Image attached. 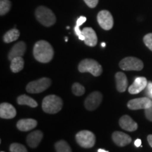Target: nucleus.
Here are the masks:
<instances>
[{
    "instance_id": "11",
    "label": "nucleus",
    "mask_w": 152,
    "mask_h": 152,
    "mask_svg": "<svg viewBox=\"0 0 152 152\" xmlns=\"http://www.w3.org/2000/svg\"><path fill=\"white\" fill-rule=\"evenodd\" d=\"M148 82L146 77H138L134 80V83L129 87L128 92L131 94H137L141 92L147 87Z\"/></svg>"
},
{
    "instance_id": "26",
    "label": "nucleus",
    "mask_w": 152,
    "mask_h": 152,
    "mask_svg": "<svg viewBox=\"0 0 152 152\" xmlns=\"http://www.w3.org/2000/svg\"><path fill=\"white\" fill-rule=\"evenodd\" d=\"M11 152H28L24 145L19 143H13L9 147Z\"/></svg>"
},
{
    "instance_id": "38",
    "label": "nucleus",
    "mask_w": 152,
    "mask_h": 152,
    "mask_svg": "<svg viewBox=\"0 0 152 152\" xmlns=\"http://www.w3.org/2000/svg\"><path fill=\"white\" fill-rule=\"evenodd\" d=\"M1 152H4V151H1Z\"/></svg>"
},
{
    "instance_id": "30",
    "label": "nucleus",
    "mask_w": 152,
    "mask_h": 152,
    "mask_svg": "<svg viewBox=\"0 0 152 152\" xmlns=\"http://www.w3.org/2000/svg\"><path fill=\"white\" fill-rule=\"evenodd\" d=\"M74 30H75V33L76 35H77V37H78L79 39L84 41L85 37H84V35H83L82 30L80 29V27H78V26H75V28H74Z\"/></svg>"
},
{
    "instance_id": "37",
    "label": "nucleus",
    "mask_w": 152,
    "mask_h": 152,
    "mask_svg": "<svg viewBox=\"0 0 152 152\" xmlns=\"http://www.w3.org/2000/svg\"><path fill=\"white\" fill-rule=\"evenodd\" d=\"M66 42H68V37H66Z\"/></svg>"
},
{
    "instance_id": "7",
    "label": "nucleus",
    "mask_w": 152,
    "mask_h": 152,
    "mask_svg": "<svg viewBox=\"0 0 152 152\" xmlns=\"http://www.w3.org/2000/svg\"><path fill=\"white\" fill-rule=\"evenodd\" d=\"M119 66L123 71H142L144 68V64L142 60L133 56L125 57L120 61Z\"/></svg>"
},
{
    "instance_id": "4",
    "label": "nucleus",
    "mask_w": 152,
    "mask_h": 152,
    "mask_svg": "<svg viewBox=\"0 0 152 152\" xmlns=\"http://www.w3.org/2000/svg\"><path fill=\"white\" fill-rule=\"evenodd\" d=\"M78 71L80 73H90L95 77L102 75L103 69L99 62L91 58H85L80 62Z\"/></svg>"
},
{
    "instance_id": "36",
    "label": "nucleus",
    "mask_w": 152,
    "mask_h": 152,
    "mask_svg": "<svg viewBox=\"0 0 152 152\" xmlns=\"http://www.w3.org/2000/svg\"><path fill=\"white\" fill-rule=\"evenodd\" d=\"M105 46H106V44L105 43H102V47H105Z\"/></svg>"
},
{
    "instance_id": "34",
    "label": "nucleus",
    "mask_w": 152,
    "mask_h": 152,
    "mask_svg": "<svg viewBox=\"0 0 152 152\" xmlns=\"http://www.w3.org/2000/svg\"><path fill=\"white\" fill-rule=\"evenodd\" d=\"M147 141L149 142L150 147L152 148V134H149L147 136Z\"/></svg>"
},
{
    "instance_id": "35",
    "label": "nucleus",
    "mask_w": 152,
    "mask_h": 152,
    "mask_svg": "<svg viewBox=\"0 0 152 152\" xmlns=\"http://www.w3.org/2000/svg\"><path fill=\"white\" fill-rule=\"evenodd\" d=\"M98 152H109L108 151H106V150L102 149H99L98 150Z\"/></svg>"
},
{
    "instance_id": "31",
    "label": "nucleus",
    "mask_w": 152,
    "mask_h": 152,
    "mask_svg": "<svg viewBox=\"0 0 152 152\" xmlns=\"http://www.w3.org/2000/svg\"><path fill=\"white\" fill-rule=\"evenodd\" d=\"M86 20H87V18H86V17H85V16L79 17V18L77 19V21H76V26L80 27V26H82V25L84 23H85Z\"/></svg>"
},
{
    "instance_id": "29",
    "label": "nucleus",
    "mask_w": 152,
    "mask_h": 152,
    "mask_svg": "<svg viewBox=\"0 0 152 152\" xmlns=\"http://www.w3.org/2000/svg\"><path fill=\"white\" fill-rule=\"evenodd\" d=\"M85 4L90 8H95L99 3V0H84Z\"/></svg>"
},
{
    "instance_id": "32",
    "label": "nucleus",
    "mask_w": 152,
    "mask_h": 152,
    "mask_svg": "<svg viewBox=\"0 0 152 152\" xmlns=\"http://www.w3.org/2000/svg\"><path fill=\"white\" fill-rule=\"evenodd\" d=\"M147 93L149 94V96H151L152 98V83L150 82V83H148L147 85Z\"/></svg>"
},
{
    "instance_id": "8",
    "label": "nucleus",
    "mask_w": 152,
    "mask_h": 152,
    "mask_svg": "<svg viewBox=\"0 0 152 152\" xmlns=\"http://www.w3.org/2000/svg\"><path fill=\"white\" fill-rule=\"evenodd\" d=\"M97 22L102 29L105 30H111L113 26V16L109 11H101L97 14Z\"/></svg>"
},
{
    "instance_id": "19",
    "label": "nucleus",
    "mask_w": 152,
    "mask_h": 152,
    "mask_svg": "<svg viewBox=\"0 0 152 152\" xmlns=\"http://www.w3.org/2000/svg\"><path fill=\"white\" fill-rule=\"evenodd\" d=\"M116 89L119 92H124L128 86V82L126 75L122 72H118L115 75Z\"/></svg>"
},
{
    "instance_id": "2",
    "label": "nucleus",
    "mask_w": 152,
    "mask_h": 152,
    "mask_svg": "<svg viewBox=\"0 0 152 152\" xmlns=\"http://www.w3.org/2000/svg\"><path fill=\"white\" fill-rule=\"evenodd\" d=\"M36 19L45 27H50L55 24L56 18L54 12L45 6H39L35 10Z\"/></svg>"
},
{
    "instance_id": "33",
    "label": "nucleus",
    "mask_w": 152,
    "mask_h": 152,
    "mask_svg": "<svg viewBox=\"0 0 152 152\" xmlns=\"http://www.w3.org/2000/svg\"><path fill=\"white\" fill-rule=\"evenodd\" d=\"M134 146L137 147H142V140L140 139H137L134 141Z\"/></svg>"
},
{
    "instance_id": "14",
    "label": "nucleus",
    "mask_w": 152,
    "mask_h": 152,
    "mask_svg": "<svg viewBox=\"0 0 152 152\" xmlns=\"http://www.w3.org/2000/svg\"><path fill=\"white\" fill-rule=\"evenodd\" d=\"M84 35V42L89 47H95L97 44L98 38L96 33L92 28H85L82 30Z\"/></svg>"
},
{
    "instance_id": "15",
    "label": "nucleus",
    "mask_w": 152,
    "mask_h": 152,
    "mask_svg": "<svg viewBox=\"0 0 152 152\" xmlns=\"http://www.w3.org/2000/svg\"><path fill=\"white\" fill-rule=\"evenodd\" d=\"M26 44L23 41L15 44L8 54L9 60L11 61L16 57H22L26 53Z\"/></svg>"
},
{
    "instance_id": "5",
    "label": "nucleus",
    "mask_w": 152,
    "mask_h": 152,
    "mask_svg": "<svg viewBox=\"0 0 152 152\" xmlns=\"http://www.w3.org/2000/svg\"><path fill=\"white\" fill-rule=\"evenodd\" d=\"M75 140L81 147L90 149L94 146L96 137L94 134L89 130H81L76 134Z\"/></svg>"
},
{
    "instance_id": "18",
    "label": "nucleus",
    "mask_w": 152,
    "mask_h": 152,
    "mask_svg": "<svg viewBox=\"0 0 152 152\" xmlns=\"http://www.w3.org/2000/svg\"><path fill=\"white\" fill-rule=\"evenodd\" d=\"M37 125V121L33 118H26L21 119L18 121L16 126L17 128L20 131L23 132H27L33 130L36 128Z\"/></svg>"
},
{
    "instance_id": "12",
    "label": "nucleus",
    "mask_w": 152,
    "mask_h": 152,
    "mask_svg": "<svg viewBox=\"0 0 152 152\" xmlns=\"http://www.w3.org/2000/svg\"><path fill=\"white\" fill-rule=\"evenodd\" d=\"M112 140L118 147H125L132 142V138L125 132L115 131L112 134Z\"/></svg>"
},
{
    "instance_id": "6",
    "label": "nucleus",
    "mask_w": 152,
    "mask_h": 152,
    "mask_svg": "<svg viewBox=\"0 0 152 152\" xmlns=\"http://www.w3.org/2000/svg\"><path fill=\"white\" fill-rule=\"evenodd\" d=\"M52 85V80L48 77H42L37 80H34L28 83L26 86V91L31 94L41 93L48 89Z\"/></svg>"
},
{
    "instance_id": "28",
    "label": "nucleus",
    "mask_w": 152,
    "mask_h": 152,
    "mask_svg": "<svg viewBox=\"0 0 152 152\" xmlns=\"http://www.w3.org/2000/svg\"><path fill=\"white\" fill-rule=\"evenodd\" d=\"M144 114L148 121L152 122V104L149 108L144 109Z\"/></svg>"
},
{
    "instance_id": "17",
    "label": "nucleus",
    "mask_w": 152,
    "mask_h": 152,
    "mask_svg": "<svg viewBox=\"0 0 152 152\" xmlns=\"http://www.w3.org/2000/svg\"><path fill=\"white\" fill-rule=\"evenodd\" d=\"M43 138V133L40 130H35L30 133L26 138L28 145L30 148L35 149L40 144Z\"/></svg>"
},
{
    "instance_id": "16",
    "label": "nucleus",
    "mask_w": 152,
    "mask_h": 152,
    "mask_svg": "<svg viewBox=\"0 0 152 152\" xmlns=\"http://www.w3.org/2000/svg\"><path fill=\"white\" fill-rule=\"evenodd\" d=\"M16 115V110L14 106L9 103L0 104V117L4 119L14 118Z\"/></svg>"
},
{
    "instance_id": "21",
    "label": "nucleus",
    "mask_w": 152,
    "mask_h": 152,
    "mask_svg": "<svg viewBox=\"0 0 152 152\" xmlns=\"http://www.w3.org/2000/svg\"><path fill=\"white\" fill-rule=\"evenodd\" d=\"M24 60L22 57H16L11 61L10 68L13 73H18L23 69Z\"/></svg>"
},
{
    "instance_id": "20",
    "label": "nucleus",
    "mask_w": 152,
    "mask_h": 152,
    "mask_svg": "<svg viewBox=\"0 0 152 152\" xmlns=\"http://www.w3.org/2000/svg\"><path fill=\"white\" fill-rule=\"evenodd\" d=\"M17 102L19 105H26L29 106L32 108H35L38 106L37 102L33 98L26 94H23L19 96L17 99Z\"/></svg>"
},
{
    "instance_id": "25",
    "label": "nucleus",
    "mask_w": 152,
    "mask_h": 152,
    "mask_svg": "<svg viewBox=\"0 0 152 152\" xmlns=\"http://www.w3.org/2000/svg\"><path fill=\"white\" fill-rule=\"evenodd\" d=\"M72 92L75 96H80L85 93V88L80 83H75L72 85Z\"/></svg>"
},
{
    "instance_id": "1",
    "label": "nucleus",
    "mask_w": 152,
    "mask_h": 152,
    "mask_svg": "<svg viewBox=\"0 0 152 152\" xmlns=\"http://www.w3.org/2000/svg\"><path fill=\"white\" fill-rule=\"evenodd\" d=\"M54 55V49L48 42L39 40L34 45L33 56L37 61L47 64L52 60Z\"/></svg>"
},
{
    "instance_id": "24",
    "label": "nucleus",
    "mask_w": 152,
    "mask_h": 152,
    "mask_svg": "<svg viewBox=\"0 0 152 152\" xmlns=\"http://www.w3.org/2000/svg\"><path fill=\"white\" fill-rule=\"evenodd\" d=\"M11 7L10 0H0V15L4 16L9 13Z\"/></svg>"
},
{
    "instance_id": "3",
    "label": "nucleus",
    "mask_w": 152,
    "mask_h": 152,
    "mask_svg": "<svg viewBox=\"0 0 152 152\" xmlns=\"http://www.w3.org/2000/svg\"><path fill=\"white\" fill-rule=\"evenodd\" d=\"M63 107L61 98L56 95L51 94L45 96L42 103V108L47 113L55 114L59 112Z\"/></svg>"
},
{
    "instance_id": "22",
    "label": "nucleus",
    "mask_w": 152,
    "mask_h": 152,
    "mask_svg": "<svg viewBox=\"0 0 152 152\" xmlns=\"http://www.w3.org/2000/svg\"><path fill=\"white\" fill-rule=\"evenodd\" d=\"M20 37V32L16 28H13L4 34L3 37V40L5 43H11L18 39Z\"/></svg>"
},
{
    "instance_id": "10",
    "label": "nucleus",
    "mask_w": 152,
    "mask_h": 152,
    "mask_svg": "<svg viewBox=\"0 0 152 152\" xmlns=\"http://www.w3.org/2000/svg\"><path fill=\"white\" fill-rule=\"evenodd\" d=\"M152 104V100L148 97H141L133 99L128 102V108L130 110L146 109L149 108Z\"/></svg>"
},
{
    "instance_id": "13",
    "label": "nucleus",
    "mask_w": 152,
    "mask_h": 152,
    "mask_svg": "<svg viewBox=\"0 0 152 152\" xmlns=\"http://www.w3.org/2000/svg\"><path fill=\"white\" fill-rule=\"evenodd\" d=\"M119 125L123 130L128 131V132H134L138 128L137 123L128 115H123L120 118Z\"/></svg>"
},
{
    "instance_id": "23",
    "label": "nucleus",
    "mask_w": 152,
    "mask_h": 152,
    "mask_svg": "<svg viewBox=\"0 0 152 152\" xmlns=\"http://www.w3.org/2000/svg\"><path fill=\"white\" fill-rule=\"evenodd\" d=\"M56 152H72V149L69 144L65 140H60L54 144Z\"/></svg>"
},
{
    "instance_id": "9",
    "label": "nucleus",
    "mask_w": 152,
    "mask_h": 152,
    "mask_svg": "<svg viewBox=\"0 0 152 152\" xmlns=\"http://www.w3.org/2000/svg\"><path fill=\"white\" fill-rule=\"evenodd\" d=\"M103 96L99 92H93L88 95L85 101V106L88 111H94L97 109L102 102Z\"/></svg>"
},
{
    "instance_id": "27",
    "label": "nucleus",
    "mask_w": 152,
    "mask_h": 152,
    "mask_svg": "<svg viewBox=\"0 0 152 152\" xmlns=\"http://www.w3.org/2000/svg\"><path fill=\"white\" fill-rule=\"evenodd\" d=\"M143 41L146 46L147 47V48L149 49L152 52V33H148L146 35H144Z\"/></svg>"
}]
</instances>
